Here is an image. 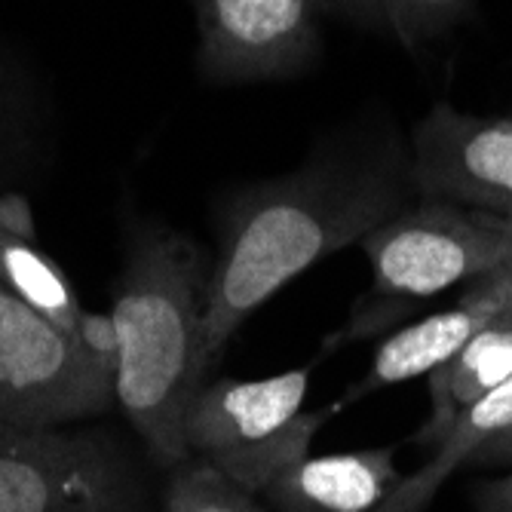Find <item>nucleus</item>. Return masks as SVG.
Segmentation results:
<instances>
[{
    "label": "nucleus",
    "instance_id": "16",
    "mask_svg": "<svg viewBox=\"0 0 512 512\" xmlns=\"http://www.w3.org/2000/svg\"><path fill=\"white\" fill-rule=\"evenodd\" d=\"M28 135V102L22 96V83H13L7 65L0 62V166L19 157Z\"/></svg>",
    "mask_w": 512,
    "mask_h": 512
},
{
    "label": "nucleus",
    "instance_id": "14",
    "mask_svg": "<svg viewBox=\"0 0 512 512\" xmlns=\"http://www.w3.org/2000/svg\"><path fill=\"white\" fill-rule=\"evenodd\" d=\"M473 0H316L322 16L387 34L405 46L430 40L467 16Z\"/></svg>",
    "mask_w": 512,
    "mask_h": 512
},
{
    "label": "nucleus",
    "instance_id": "6",
    "mask_svg": "<svg viewBox=\"0 0 512 512\" xmlns=\"http://www.w3.org/2000/svg\"><path fill=\"white\" fill-rule=\"evenodd\" d=\"M117 356L0 289V430L83 424L117 405Z\"/></svg>",
    "mask_w": 512,
    "mask_h": 512
},
{
    "label": "nucleus",
    "instance_id": "4",
    "mask_svg": "<svg viewBox=\"0 0 512 512\" xmlns=\"http://www.w3.org/2000/svg\"><path fill=\"white\" fill-rule=\"evenodd\" d=\"M142 451L86 421L0 430V512H154Z\"/></svg>",
    "mask_w": 512,
    "mask_h": 512
},
{
    "label": "nucleus",
    "instance_id": "1",
    "mask_svg": "<svg viewBox=\"0 0 512 512\" xmlns=\"http://www.w3.org/2000/svg\"><path fill=\"white\" fill-rule=\"evenodd\" d=\"M402 209L393 157L347 145L319 148L295 172L258 181L221 206L218 255L203 313V362L212 371L240 325L286 283Z\"/></svg>",
    "mask_w": 512,
    "mask_h": 512
},
{
    "label": "nucleus",
    "instance_id": "11",
    "mask_svg": "<svg viewBox=\"0 0 512 512\" xmlns=\"http://www.w3.org/2000/svg\"><path fill=\"white\" fill-rule=\"evenodd\" d=\"M402 482L393 448L307 454L258 494L273 512H375Z\"/></svg>",
    "mask_w": 512,
    "mask_h": 512
},
{
    "label": "nucleus",
    "instance_id": "10",
    "mask_svg": "<svg viewBox=\"0 0 512 512\" xmlns=\"http://www.w3.org/2000/svg\"><path fill=\"white\" fill-rule=\"evenodd\" d=\"M0 289L71 338L117 356L111 319L83 310L65 270L37 246L28 200L16 191L0 197Z\"/></svg>",
    "mask_w": 512,
    "mask_h": 512
},
{
    "label": "nucleus",
    "instance_id": "3",
    "mask_svg": "<svg viewBox=\"0 0 512 512\" xmlns=\"http://www.w3.org/2000/svg\"><path fill=\"white\" fill-rule=\"evenodd\" d=\"M359 249L371 264V289L325 341L322 356L375 338L451 286L473 283L512 264V221L442 200H421L402 206L365 234Z\"/></svg>",
    "mask_w": 512,
    "mask_h": 512
},
{
    "label": "nucleus",
    "instance_id": "12",
    "mask_svg": "<svg viewBox=\"0 0 512 512\" xmlns=\"http://www.w3.org/2000/svg\"><path fill=\"white\" fill-rule=\"evenodd\" d=\"M427 378L430 421L414 436L417 445H436L463 408L512 378V301L467 347L430 371Z\"/></svg>",
    "mask_w": 512,
    "mask_h": 512
},
{
    "label": "nucleus",
    "instance_id": "8",
    "mask_svg": "<svg viewBox=\"0 0 512 512\" xmlns=\"http://www.w3.org/2000/svg\"><path fill=\"white\" fill-rule=\"evenodd\" d=\"M411 188L512 221V120L479 117L439 102L411 135Z\"/></svg>",
    "mask_w": 512,
    "mask_h": 512
},
{
    "label": "nucleus",
    "instance_id": "13",
    "mask_svg": "<svg viewBox=\"0 0 512 512\" xmlns=\"http://www.w3.org/2000/svg\"><path fill=\"white\" fill-rule=\"evenodd\" d=\"M506 430H512V378L463 408L433 445L430 460L411 476H402L375 512H424L451 473L463 463H473V457Z\"/></svg>",
    "mask_w": 512,
    "mask_h": 512
},
{
    "label": "nucleus",
    "instance_id": "18",
    "mask_svg": "<svg viewBox=\"0 0 512 512\" xmlns=\"http://www.w3.org/2000/svg\"><path fill=\"white\" fill-rule=\"evenodd\" d=\"M473 463H512V430L494 436L476 457Z\"/></svg>",
    "mask_w": 512,
    "mask_h": 512
},
{
    "label": "nucleus",
    "instance_id": "9",
    "mask_svg": "<svg viewBox=\"0 0 512 512\" xmlns=\"http://www.w3.org/2000/svg\"><path fill=\"white\" fill-rule=\"evenodd\" d=\"M509 301H512V264L473 279L467 292L448 310L430 313L421 322H411L405 329L393 332L378 347L375 359H371L368 375L356 387H350L347 396L335 402V408L341 411L381 387L430 375V371H436L454 353L467 347Z\"/></svg>",
    "mask_w": 512,
    "mask_h": 512
},
{
    "label": "nucleus",
    "instance_id": "2",
    "mask_svg": "<svg viewBox=\"0 0 512 512\" xmlns=\"http://www.w3.org/2000/svg\"><path fill=\"white\" fill-rule=\"evenodd\" d=\"M209 252L154 221L129 230L123 267L111 286L117 338V405L154 467L188 457L184 414L206 384L203 313Z\"/></svg>",
    "mask_w": 512,
    "mask_h": 512
},
{
    "label": "nucleus",
    "instance_id": "7",
    "mask_svg": "<svg viewBox=\"0 0 512 512\" xmlns=\"http://www.w3.org/2000/svg\"><path fill=\"white\" fill-rule=\"evenodd\" d=\"M197 65L215 83L295 77L319 53L316 0H191Z\"/></svg>",
    "mask_w": 512,
    "mask_h": 512
},
{
    "label": "nucleus",
    "instance_id": "5",
    "mask_svg": "<svg viewBox=\"0 0 512 512\" xmlns=\"http://www.w3.org/2000/svg\"><path fill=\"white\" fill-rule=\"evenodd\" d=\"M310 368L237 381H206L184 414L188 454L209 460L252 494L310 454L322 424L338 411H301Z\"/></svg>",
    "mask_w": 512,
    "mask_h": 512
},
{
    "label": "nucleus",
    "instance_id": "17",
    "mask_svg": "<svg viewBox=\"0 0 512 512\" xmlns=\"http://www.w3.org/2000/svg\"><path fill=\"white\" fill-rule=\"evenodd\" d=\"M473 503H476V512H512V473L506 479L479 485Z\"/></svg>",
    "mask_w": 512,
    "mask_h": 512
},
{
    "label": "nucleus",
    "instance_id": "15",
    "mask_svg": "<svg viewBox=\"0 0 512 512\" xmlns=\"http://www.w3.org/2000/svg\"><path fill=\"white\" fill-rule=\"evenodd\" d=\"M163 512H273L258 494L227 479L209 460L188 454L175 467L163 470Z\"/></svg>",
    "mask_w": 512,
    "mask_h": 512
}]
</instances>
